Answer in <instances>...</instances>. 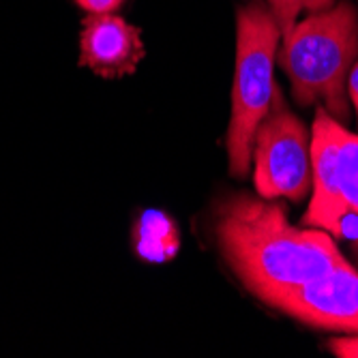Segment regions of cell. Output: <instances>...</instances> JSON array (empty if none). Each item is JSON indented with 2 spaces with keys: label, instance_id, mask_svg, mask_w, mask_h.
<instances>
[{
  "label": "cell",
  "instance_id": "ba28073f",
  "mask_svg": "<svg viewBox=\"0 0 358 358\" xmlns=\"http://www.w3.org/2000/svg\"><path fill=\"white\" fill-rule=\"evenodd\" d=\"M335 3H337V0H266V5H268L273 17L279 24L281 37L287 35V32L296 26L301 13L311 15V13L327 11Z\"/></svg>",
  "mask_w": 358,
  "mask_h": 358
},
{
  "label": "cell",
  "instance_id": "6da1fadb",
  "mask_svg": "<svg viewBox=\"0 0 358 358\" xmlns=\"http://www.w3.org/2000/svg\"><path fill=\"white\" fill-rule=\"evenodd\" d=\"M215 236L227 266L266 305L348 262L329 232L292 225L283 206L262 195L225 200L215 215Z\"/></svg>",
  "mask_w": 358,
  "mask_h": 358
},
{
  "label": "cell",
  "instance_id": "7c38bea8",
  "mask_svg": "<svg viewBox=\"0 0 358 358\" xmlns=\"http://www.w3.org/2000/svg\"><path fill=\"white\" fill-rule=\"evenodd\" d=\"M350 249L354 251V255H356V259H358V238H356V241L352 243V247H350Z\"/></svg>",
  "mask_w": 358,
  "mask_h": 358
},
{
  "label": "cell",
  "instance_id": "3957f363",
  "mask_svg": "<svg viewBox=\"0 0 358 358\" xmlns=\"http://www.w3.org/2000/svg\"><path fill=\"white\" fill-rule=\"evenodd\" d=\"M279 39V24L262 0H251L238 9L232 118L227 127V159L236 178H245L249 172L255 131L275 99Z\"/></svg>",
  "mask_w": 358,
  "mask_h": 358
},
{
  "label": "cell",
  "instance_id": "5b68a950",
  "mask_svg": "<svg viewBox=\"0 0 358 358\" xmlns=\"http://www.w3.org/2000/svg\"><path fill=\"white\" fill-rule=\"evenodd\" d=\"M251 161L255 191L262 198L301 202L311 191V131L283 106L279 90L255 131Z\"/></svg>",
  "mask_w": 358,
  "mask_h": 358
},
{
  "label": "cell",
  "instance_id": "52a82bcc",
  "mask_svg": "<svg viewBox=\"0 0 358 358\" xmlns=\"http://www.w3.org/2000/svg\"><path fill=\"white\" fill-rule=\"evenodd\" d=\"M144 58L140 28L112 13H90L82 24L80 62L106 80L134 76Z\"/></svg>",
  "mask_w": 358,
  "mask_h": 358
},
{
  "label": "cell",
  "instance_id": "277c9868",
  "mask_svg": "<svg viewBox=\"0 0 358 358\" xmlns=\"http://www.w3.org/2000/svg\"><path fill=\"white\" fill-rule=\"evenodd\" d=\"M311 202L303 223L343 236L345 223L358 221V136L324 108H317L311 127Z\"/></svg>",
  "mask_w": 358,
  "mask_h": 358
},
{
  "label": "cell",
  "instance_id": "8992f818",
  "mask_svg": "<svg viewBox=\"0 0 358 358\" xmlns=\"http://www.w3.org/2000/svg\"><path fill=\"white\" fill-rule=\"evenodd\" d=\"M273 309L311 329L358 335V273L350 262L271 301Z\"/></svg>",
  "mask_w": 358,
  "mask_h": 358
},
{
  "label": "cell",
  "instance_id": "7a4b0ae2",
  "mask_svg": "<svg viewBox=\"0 0 358 358\" xmlns=\"http://www.w3.org/2000/svg\"><path fill=\"white\" fill-rule=\"evenodd\" d=\"M358 60V13L348 0L311 13L281 37L279 64L301 106L320 103L339 122L350 120L348 78Z\"/></svg>",
  "mask_w": 358,
  "mask_h": 358
},
{
  "label": "cell",
  "instance_id": "9c48e42d",
  "mask_svg": "<svg viewBox=\"0 0 358 358\" xmlns=\"http://www.w3.org/2000/svg\"><path fill=\"white\" fill-rule=\"evenodd\" d=\"M329 350L339 358H358V337H337L329 341Z\"/></svg>",
  "mask_w": 358,
  "mask_h": 358
},
{
  "label": "cell",
  "instance_id": "30bf717a",
  "mask_svg": "<svg viewBox=\"0 0 358 358\" xmlns=\"http://www.w3.org/2000/svg\"><path fill=\"white\" fill-rule=\"evenodd\" d=\"M76 3L88 13H112L122 5V0H76Z\"/></svg>",
  "mask_w": 358,
  "mask_h": 358
},
{
  "label": "cell",
  "instance_id": "8fae6325",
  "mask_svg": "<svg viewBox=\"0 0 358 358\" xmlns=\"http://www.w3.org/2000/svg\"><path fill=\"white\" fill-rule=\"evenodd\" d=\"M348 96L350 101L354 103L356 108V114H358V60L350 71V78H348Z\"/></svg>",
  "mask_w": 358,
  "mask_h": 358
}]
</instances>
